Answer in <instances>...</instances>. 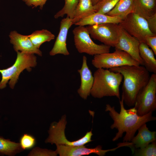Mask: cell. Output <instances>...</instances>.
I'll return each instance as SVG.
<instances>
[{"instance_id": "obj_1", "label": "cell", "mask_w": 156, "mask_h": 156, "mask_svg": "<svg viewBox=\"0 0 156 156\" xmlns=\"http://www.w3.org/2000/svg\"><path fill=\"white\" fill-rule=\"evenodd\" d=\"M119 102L120 110L119 113L116 111L114 106L112 107L107 104L105 107V111L109 112V115L114 121L110 128L112 129L116 128L118 130L112 140L113 141L117 140L126 132L123 142H130L141 126L148 122L155 120L156 118L152 116V112L140 116L137 114L134 107L126 109L124 107L123 99L122 97Z\"/></svg>"}, {"instance_id": "obj_2", "label": "cell", "mask_w": 156, "mask_h": 156, "mask_svg": "<svg viewBox=\"0 0 156 156\" xmlns=\"http://www.w3.org/2000/svg\"><path fill=\"white\" fill-rule=\"evenodd\" d=\"M109 70L122 74L124 78L122 97L128 106H134L137 94L149 81V72L140 65H125Z\"/></svg>"}, {"instance_id": "obj_3", "label": "cell", "mask_w": 156, "mask_h": 156, "mask_svg": "<svg viewBox=\"0 0 156 156\" xmlns=\"http://www.w3.org/2000/svg\"><path fill=\"white\" fill-rule=\"evenodd\" d=\"M93 77L90 93L93 97L101 98L114 96L120 99L119 87L123 78L121 74L99 68L94 72Z\"/></svg>"}, {"instance_id": "obj_4", "label": "cell", "mask_w": 156, "mask_h": 156, "mask_svg": "<svg viewBox=\"0 0 156 156\" xmlns=\"http://www.w3.org/2000/svg\"><path fill=\"white\" fill-rule=\"evenodd\" d=\"M17 55L14 64L10 67L0 69L2 79L0 82V89L4 88L9 80L10 87L13 89L17 82L20 73L25 69L31 70V68L37 65L36 57L34 54L17 51Z\"/></svg>"}, {"instance_id": "obj_5", "label": "cell", "mask_w": 156, "mask_h": 156, "mask_svg": "<svg viewBox=\"0 0 156 156\" xmlns=\"http://www.w3.org/2000/svg\"><path fill=\"white\" fill-rule=\"evenodd\" d=\"M73 32L75 45L79 53L94 55L109 52L111 47L94 43L85 26H78L74 28Z\"/></svg>"}, {"instance_id": "obj_6", "label": "cell", "mask_w": 156, "mask_h": 156, "mask_svg": "<svg viewBox=\"0 0 156 156\" xmlns=\"http://www.w3.org/2000/svg\"><path fill=\"white\" fill-rule=\"evenodd\" d=\"M92 65L97 68L109 69L125 65H140L136 60L126 52L116 50L112 53L96 55L92 60Z\"/></svg>"}, {"instance_id": "obj_7", "label": "cell", "mask_w": 156, "mask_h": 156, "mask_svg": "<svg viewBox=\"0 0 156 156\" xmlns=\"http://www.w3.org/2000/svg\"><path fill=\"white\" fill-rule=\"evenodd\" d=\"M134 107L138 115L142 116L156 109V74L153 73L146 86L137 94Z\"/></svg>"}, {"instance_id": "obj_8", "label": "cell", "mask_w": 156, "mask_h": 156, "mask_svg": "<svg viewBox=\"0 0 156 156\" xmlns=\"http://www.w3.org/2000/svg\"><path fill=\"white\" fill-rule=\"evenodd\" d=\"M66 123L65 115L63 116L58 122H52L48 131L49 136L45 142L56 145L79 146L84 145L92 141L91 140L93 135L92 130L87 132L83 137L77 140L70 141L68 140L65 134Z\"/></svg>"}, {"instance_id": "obj_9", "label": "cell", "mask_w": 156, "mask_h": 156, "mask_svg": "<svg viewBox=\"0 0 156 156\" xmlns=\"http://www.w3.org/2000/svg\"><path fill=\"white\" fill-rule=\"evenodd\" d=\"M86 27L91 38L105 45L115 47L118 42L120 27L118 24L105 23Z\"/></svg>"}, {"instance_id": "obj_10", "label": "cell", "mask_w": 156, "mask_h": 156, "mask_svg": "<svg viewBox=\"0 0 156 156\" xmlns=\"http://www.w3.org/2000/svg\"><path fill=\"white\" fill-rule=\"evenodd\" d=\"M118 24L140 42L146 44V36H156L150 30L146 20L133 12L128 14Z\"/></svg>"}, {"instance_id": "obj_11", "label": "cell", "mask_w": 156, "mask_h": 156, "mask_svg": "<svg viewBox=\"0 0 156 156\" xmlns=\"http://www.w3.org/2000/svg\"><path fill=\"white\" fill-rule=\"evenodd\" d=\"M56 150L57 154L60 156H81L89 155L91 153H95L99 156H103L106 153L109 151H115L121 147L122 145L118 144L117 146L111 149L103 150L100 145H98L93 148H86V146L82 145L79 146L56 145Z\"/></svg>"}, {"instance_id": "obj_12", "label": "cell", "mask_w": 156, "mask_h": 156, "mask_svg": "<svg viewBox=\"0 0 156 156\" xmlns=\"http://www.w3.org/2000/svg\"><path fill=\"white\" fill-rule=\"evenodd\" d=\"M140 43L138 39L120 27L119 39L115 47V49L126 52L138 62L140 65L143 66V61L139 53Z\"/></svg>"}, {"instance_id": "obj_13", "label": "cell", "mask_w": 156, "mask_h": 156, "mask_svg": "<svg viewBox=\"0 0 156 156\" xmlns=\"http://www.w3.org/2000/svg\"><path fill=\"white\" fill-rule=\"evenodd\" d=\"M73 24L72 19L67 16L62 20L59 33L53 47L49 52L50 55L57 54L68 55L70 54L67 49L66 41L68 30Z\"/></svg>"}, {"instance_id": "obj_14", "label": "cell", "mask_w": 156, "mask_h": 156, "mask_svg": "<svg viewBox=\"0 0 156 156\" xmlns=\"http://www.w3.org/2000/svg\"><path fill=\"white\" fill-rule=\"evenodd\" d=\"M9 37L10 42L13 45V48L16 52L42 55V51L34 46L28 35H23L16 31H13L10 32Z\"/></svg>"}, {"instance_id": "obj_15", "label": "cell", "mask_w": 156, "mask_h": 156, "mask_svg": "<svg viewBox=\"0 0 156 156\" xmlns=\"http://www.w3.org/2000/svg\"><path fill=\"white\" fill-rule=\"evenodd\" d=\"M81 77V84L77 92L84 99H87L90 95L93 81L94 77L87 64V58L85 56L83 57L82 64L81 69L78 70Z\"/></svg>"}, {"instance_id": "obj_16", "label": "cell", "mask_w": 156, "mask_h": 156, "mask_svg": "<svg viewBox=\"0 0 156 156\" xmlns=\"http://www.w3.org/2000/svg\"><path fill=\"white\" fill-rule=\"evenodd\" d=\"M138 130L137 135L130 142L133 154L135 149L143 148L156 140V131H150L146 123L141 126Z\"/></svg>"}, {"instance_id": "obj_17", "label": "cell", "mask_w": 156, "mask_h": 156, "mask_svg": "<svg viewBox=\"0 0 156 156\" xmlns=\"http://www.w3.org/2000/svg\"><path fill=\"white\" fill-rule=\"evenodd\" d=\"M131 12L147 20L156 14V0H134Z\"/></svg>"}, {"instance_id": "obj_18", "label": "cell", "mask_w": 156, "mask_h": 156, "mask_svg": "<svg viewBox=\"0 0 156 156\" xmlns=\"http://www.w3.org/2000/svg\"><path fill=\"white\" fill-rule=\"evenodd\" d=\"M123 18L121 16H111L106 14L95 12L74 25L77 26H85L108 23L118 24Z\"/></svg>"}, {"instance_id": "obj_19", "label": "cell", "mask_w": 156, "mask_h": 156, "mask_svg": "<svg viewBox=\"0 0 156 156\" xmlns=\"http://www.w3.org/2000/svg\"><path fill=\"white\" fill-rule=\"evenodd\" d=\"M139 51L143 66L149 72L156 74V60L152 49L146 44L140 42Z\"/></svg>"}, {"instance_id": "obj_20", "label": "cell", "mask_w": 156, "mask_h": 156, "mask_svg": "<svg viewBox=\"0 0 156 156\" xmlns=\"http://www.w3.org/2000/svg\"><path fill=\"white\" fill-rule=\"evenodd\" d=\"M95 13L91 0H79L72 19L73 24Z\"/></svg>"}, {"instance_id": "obj_21", "label": "cell", "mask_w": 156, "mask_h": 156, "mask_svg": "<svg viewBox=\"0 0 156 156\" xmlns=\"http://www.w3.org/2000/svg\"><path fill=\"white\" fill-rule=\"evenodd\" d=\"M23 150L19 143L0 136V155L14 156Z\"/></svg>"}, {"instance_id": "obj_22", "label": "cell", "mask_w": 156, "mask_h": 156, "mask_svg": "<svg viewBox=\"0 0 156 156\" xmlns=\"http://www.w3.org/2000/svg\"><path fill=\"white\" fill-rule=\"evenodd\" d=\"M28 36L34 46L39 49L42 43L51 41L55 37L53 34L46 29L36 31Z\"/></svg>"}, {"instance_id": "obj_23", "label": "cell", "mask_w": 156, "mask_h": 156, "mask_svg": "<svg viewBox=\"0 0 156 156\" xmlns=\"http://www.w3.org/2000/svg\"><path fill=\"white\" fill-rule=\"evenodd\" d=\"M134 0H120L114 7L106 14L111 16H121L125 18L131 13Z\"/></svg>"}, {"instance_id": "obj_24", "label": "cell", "mask_w": 156, "mask_h": 156, "mask_svg": "<svg viewBox=\"0 0 156 156\" xmlns=\"http://www.w3.org/2000/svg\"><path fill=\"white\" fill-rule=\"evenodd\" d=\"M79 0H65V4L62 8L54 15V18H57L63 17L66 14L67 16L72 19L74 16L76 7Z\"/></svg>"}, {"instance_id": "obj_25", "label": "cell", "mask_w": 156, "mask_h": 156, "mask_svg": "<svg viewBox=\"0 0 156 156\" xmlns=\"http://www.w3.org/2000/svg\"><path fill=\"white\" fill-rule=\"evenodd\" d=\"M120 0H101L94 6L95 12L106 14L111 11Z\"/></svg>"}, {"instance_id": "obj_26", "label": "cell", "mask_w": 156, "mask_h": 156, "mask_svg": "<svg viewBox=\"0 0 156 156\" xmlns=\"http://www.w3.org/2000/svg\"><path fill=\"white\" fill-rule=\"evenodd\" d=\"M133 154L136 156H155L156 140L143 148L135 149Z\"/></svg>"}, {"instance_id": "obj_27", "label": "cell", "mask_w": 156, "mask_h": 156, "mask_svg": "<svg viewBox=\"0 0 156 156\" xmlns=\"http://www.w3.org/2000/svg\"><path fill=\"white\" fill-rule=\"evenodd\" d=\"M19 143L23 150H29L35 146L36 140L35 137L32 135L25 133L20 137Z\"/></svg>"}, {"instance_id": "obj_28", "label": "cell", "mask_w": 156, "mask_h": 156, "mask_svg": "<svg viewBox=\"0 0 156 156\" xmlns=\"http://www.w3.org/2000/svg\"><path fill=\"white\" fill-rule=\"evenodd\" d=\"M57 154L56 151L47 149H42L38 147L33 148L29 152V156H55Z\"/></svg>"}, {"instance_id": "obj_29", "label": "cell", "mask_w": 156, "mask_h": 156, "mask_svg": "<svg viewBox=\"0 0 156 156\" xmlns=\"http://www.w3.org/2000/svg\"><path fill=\"white\" fill-rule=\"evenodd\" d=\"M47 0H22L28 6L36 8L39 6L40 9L42 10L44 5Z\"/></svg>"}, {"instance_id": "obj_30", "label": "cell", "mask_w": 156, "mask_h": 156, "mask_svg": "<svg viewBox=\"0 0 156 156\" xmlns=\"http://www.w3.org/2000/svg\"><path fill=\"white\" fill-rule=\"evenodd\" d=\"M146 44L151 47L156 55V36H146L145 38Z\"/></svg>"}, {"instance_id": "obj_31", "label": "cell", "mask_w": 156, "mask_h": 156, "mask_svg": "<svg viewBox=\"0 0 156 156\" xmlns=\"http://www.w3.org/2000/svg\"><path fill=\"white\" fill-rule=\"evenodd\" d=\"M146 21L150 30L156 35V14L150 17Z\"/></svg>"}, {"instance_id": "obj_32", "label": "cell", "mask_w": 156, "mask_h": 156, "mask_svg": "<svg viewBox=\"0 0 156 156\" xmlns=\"http://www.w3.org/2000/svg\"><path fill=\"white\" fill-rule=\"evenodd\" d=\"M101 0H91L92 5L93 6L95 5Z\"/></svg>"}]
</instances>
